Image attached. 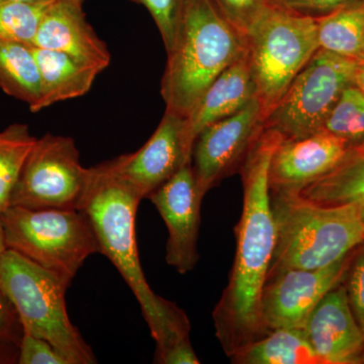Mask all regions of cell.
<instances>
[{"label": "cell", "mask_w": 364, "mask_h": 364, "mask_svg": "<svg viewBox=\"0 0 364 364\" xmlns=\"http://www.w3.org/2000/svg\"><path fill=\"white\" fill-rule=\"evenodd\" d=\"M358 62L318 49L265 119L264 128L284 140L322 131L343 91L353 85Z\"/></svg>", "instance_id": "cell-8"}, {"label": "cell", "mask_w": 364, "mask_h": 364, "mask_svg": "<svg viewBox=\"0 0 364 364\" xmlns=\"http://www.w3.org/2000/svg\"><path fill=\"white\" fill-rule=\"evenodd\" d=\"M264 112L255 97L240 111L210 124L196 136L191 166L203 198L225 178L240 172L264 131Z\"/></svg>", "instance_id": "cell-10"}, {"label": "cell", "mask_w": 364, "mask_h": 364, "mask_svg": "<svg viewBox=\"0 0 364 364\" xmlns=\"http://www.w3.org/2000/svg\"><path fill=\"white\" fill-rule=\"evenodd\" d=\"M303 329L322 363H363L364 333L342 282L318 301Z\"/></svg>", "instance_id": "cell-14"}, {"label": "cell", "mask_w": 364, "mask_h": 364, "mask_svg": "<svg viewBox=\"0 0 364 364\" xmlns=\"http://www.w3.org/2000/svg\"><path fill=\"white\" fill-rule=\"evenodd\" d=\"M36 141L26 124L0 132V215L11 207V193Z\"/></svg>", "instance_id": "cell-23"}, {"label": "cell", "mask_w": 364, "mask_h": 364, "mask_svg": "<svg viewBox=\"0 0 364 364\" xmlns=\"http://www.w3.org/2000/svg\"><path fill=\"white\" fill-rule=\"evenodd\" d=\"M11 1H30V2H39V1H51V0H11Z\"/></svg>", "instance_id": "cell-36"}, {"label": "cell", "mask_w": 364, "mask_h": 364, "mask_svg": "<svg viewBox=\"0 0 364 364\" xmlns=\"http://www.w3.org/2000/svg\"><path fill=\"white\" fill-rule=\"evenodd\" d=\"M91 170L80 162L75 141L47 133L37 139L11 196V207L82 210Z\"/></svg>", "instance_id": "cell-9"}, {"label": "cell", "mask_w": 364, "mask_h": 364, "mask_svg": "<svg viewBox=\"0 0 364 364\" xmlns=\"http://www.w3.org/2000/svg\"><path fill=\"white\" fill-rule=\"evenodd\" d=\"M317 205H358L364 202V142L349 148L331 170L299 191Z\"/></svg>", "instance_id": "cell-19"}, {"label": "cell", "mask_w": 364, "mask_h": 364, "mask_svg": "<svg viewBox=\"0 0 364 364\" xmlns=\"http://www.w3.org/2000/svg\"><path fill=\"white\" fill-rule=\"evenodd\" d=\"M256 97V86L247 54L222 72L186 117V139L193 153L203 129L240 111Z\"/></svg>", "instance_id": "cell-17"}, {"label": "cell", "mask_w": 364, "mask_h": 364, "mask_svg": "<svg viewBox=\"0 0 364 364\" xmlns=\"http://www.w3.org/2000/svg\"><path fill=\"white\" fill-rule=\"evenodd\" d=\"M33 46L64 53L100 72L111 63V53L86 20L82 4L70 0L52 2L41 21Z\"/></svg>", "instance_id": "cell-16"}, {"label": "cell", "mask_w": 364, "mask_h": 364, "mask_svg": "<svg viewBox=\"0 0 364 364\" xmlns=\"http://www.w3.org/2000/svg\"><path fill=\"white\" fill-rule=\"evenodd\" d=\"M284 140L264 128L242 165L243 210L235 228L236 254L229 282L213 312L215 336L229 358L267 335L261 296L274 252L277 231L270 203V161Z\"/></svg>", "instance_id": "cell-1"}, {"label": "cell", "mask_w": 364, "mask_h": 364, "mask_svg": "<svg viewBox=\"0 0 364 364\" xmlns=\"http://www.w3.org/2000/svg\"><path fill=\"white\" fill-rule=\"evenodd\" d=\"M85 210L95 230L100 253L112 261L140 304L156 342L154 359L188 343L191 323L186 312L152 291L141 267L135 231L141 198L107 162L90 167Z\"/></svg>", "instance_id": "cell-2"}, {"label": "cell", "mask_w": 364, "mask_h": 364, "mask_svg": "<svg viewBox=\"0 0 364 364\" xmlns=\"http://www.w3.org/2000/svg\"><path fill=\"white\" fill-rule=\"evenodd\" d=\"M353 85L364 92V61L358 62L354 75Z\"/></svg>", "instance_id": "cell-33"}, {"label": "cell", "mask_w": 364, "mask_h": 364, "mask_svg": "<svg viewBox=\"0 0 364 364\" xmlns=\"http://www.w3.org/2000/svg\"><path fill=\"white\" fill-rule=\"evenodd\" d=\"M363 363H364V352H363Z\"/></svg>", "instance_id": "cell-38"}, {"label": "cell", "mask_w": 364, "mask_h": 364, "mask_svg": "<svg viewBox=\"0 0 364 364\" xmlns=\"http://www.w3.org/2000/svg\"><path fill=\"white\" fill-rule=\"evenodd\" d=\"M350 253L318 269L291 268L268 273L261 296V314L268 331L303 329L318 301L342 282Z\"/></svg>", "instance_id": "cell-11"}, {"label": "cell", "mask_w": 364, "mask_h": 364, "mask_svg": "<svg viewBox=\"0 0 364 364\" xmlns=\"http://www.w3.org/2000/svg\"><path fill=\"white\" fill-rule=\"evenodd\" d=\"M53 1L0 0V39L33 45L41 21Z\"/></svg>", "instance_id": "cell-25"}, {"label": "cell", "mask_w": 364, "mask_h": 364, "mask_svg": "<svg viewBox=\"0 0 364 364\" xmlns=\"http://www.w3.org/2000/svg\"><path fill=\"white\" fill-rule=\"evenodd\" d=\"M358 208L359 219H360L361 225H363L364 230V202L358 203Z\"/></svg>", "instance_id": "cell-35"}, {"label": "cell", "mask_w": 364, "mask_h": 364, "mask_svg": "<svg viewBox=\"0 0 364 364\" xmlns=\"http://www.w3.org/2000/svg\"><path fill=\"white\" fill-rule=\"evenodd\" d=\"M236 364H323L304 329L279 328L230 358Z\"/></svg>", "instance_id": "cell-20"}, {"label": "cell", "mask_w": 364, "mask_h": 364, "mask_svg": "<svg viewBox=\"0 0 364 364\" xmlns=\"http://www.w3.org/2000/svg\"><path fill=\"white\" fill-rule=\"evenodd\" d=\"M23 328L16 308L0 289V340L21 343Z\"/></svg>", "instance_id": "cell-31"}, {"label": "cell", "mask_w": 364, "mask_h": 364, "mask_svg": "<svg viewBox=\"0 0 364 364\" xmlns=\"http://www.w3.org/2000/svg\"><path fill=\"white\" fill-rule=\"evenodd\" d=\"M186 0H139L156 23L166 52L171 51L178 33Z\"/></svg>", "instance_id": "cell-26"}, {"label": "cell", "mask_w": 364, "mask_h": 364, "mask_svg": "<svg viewBox=\"0 0 364 364\" xmlns=\"http://www.w3.org/2000/svg\"><path fill=\"white\" fill-rule=\"evenodd\" d=\"M40 88L33 45L0 39V90L31 107L39 100Z\"/></svg>", "instance_id": "cell-21"}, {"label": "cell", "mask_w": 364, "mask_h": 364, "mask_svg": "<svg viewBox=\"0 0 364 364\" xmlns=\"http://www.w3.org/2000/svg\"><path fill=\"white\" fill-rule=\"evenodd\" d=\"M149 200L168 231L166 262L181 274L193 272L198 263V239L203 198L198 193L191 161L186 163Z\"/></svg>", "instance_id": "cell-13"}, {"label": "cell", "mask_w": 364, "mask_h": 364, "mask_svg": "<svg viewBox=\"0 0 364 364\" xmlns=\"http://www.w3.org/2000/svg\"><path fill=\"white\" fill-rule=\"evenodd\" d=\"M246 36L256 97L267 119L320 49L317 23L273 4L254 21Z\"/></svg>", "instance_id": "cell-7"}, {"label": "cell", "mask_w": 364, "mask_h": 364, "mask_svg": "<svg viewBox=\"0 0 364 364\" xmlns=\"http://www.w3.org/2000/svg\"><path fill=\"white\" fill-rule=\"evenodd\" d=\"M6 239H4V227H2L1 220H0V254L6 250Z\"/></svg>", "instance_id": "cell-34"}, {"label": "cell", "mask_w": 364, "mask_h": 364, "mask_svg": "<svg viewBox=\"0 0 364 364\" xmlns=\"http://www.w3.org/2000/svg\"><path fill=\"white\" fill-rule=\"evenodd\" d=\"M39 66L41 88L39 100L30 107L39 112L57 102L80 97L90 92L98 74L95 67L72 58L68 55L33 46Z\"/></svg>", "instance_id": "cell-18"}, {"label": "cell", "mask_w": 364, "mask_h": 364, "mask_svg": "<svg viewBox=\"0 0 364 364\" xmlns=\"http://www.w3.org/2000/svg\"><path fill=\"white\" fill-rule=\"evenodd\" d=\"M247 51L246 33L212 0H186L161 79L166 112L188 117L215 78Z\"/></svg>", "instance_id": "cell-3"}, {"label": "cell", "mask_w": 364, "mask_h": 364, "mask_svg": "<svg viewBox=\"0 0 364 364\" xmlns=\"http://www.w3.org/2000/svg\"><path fill=\"white\" fill-rule=\"evenodd\" d=\"M0 220L7 249L55 273L68 287L85 260L100 253L85 210L9 207Z\"/></svg>", "instance_id": "cell-6"}, {"label": "cell", "mask_w": 364, "mask_h": 364, "mask_svg": "<svg viewBox=\"0 0 364 364\" xmlns=\"http://www.w3.org/2000/svg\"><path fill=\"white\" fill-rule=\"evenodd\" d=\"M360 0H273L287 11L318 21Z\"/></svg>", "instance_id": "cell-30"}, {"label": "cell", "mask_w": 364, "mask_h": 364, "mask_svg": "<svg viewBox=\"0 0 364 364\" xmlns=\"http://www.w3.org/2000/svg\"><path fill=\"white\" fill-rule=\"evenodd\" d=\"M348 146L318 132L306 138L282 140L270 161V193H296L327 173L343 158Z\"/></svg>", "instance_id": "cell-15"}, {"label": "cell", "mask_w": 364, "mask_h": 364, "mask_svg": "<svg viewBox=\"0 0 364 364\" xmlns=\"http://www.w3.org/2000/svg\"><path fill=\"white\" fill-rule=\"evenodd\" d=\"M191 161L186 117L165 112L159 126L142 148L107 162L112 171L143 200Z\"/></svg>", "instance_id": "cell-12"}, {"label": "cell", "mask_w": 364, "mask_h": 364, "mask_svg": "<svg viewBox=\"0 0 364 364\" xmlns=\"http://www.w3.org/2000/svg\"><path fill=\"white\" fill-rule=\"evenodd\" d=\"M342 284L346 289L352 312L364 333V241L352 250Z\"/></svg>", "instance_id": "cell-27"}, {"label": "cell", "mask_w": 364, "mask_h": 364, "mask_svg": "<svg viewBox=\"0 0 364 364\" xmlns=\"http://www.w3.org/2000/svg\"><path fill=\"white\" fill-rule=\"evenodd\" d=\"M18 364H70L49 341L23 330Z\"/></svg>", "instance_id": "cell-29"}, {"label": "cell", "mask_w": 364, "mask_h": 364, "mask_svg": "<svg viewBox=\"0 0 364 364\" xmlns=\"http://www.w3.org/2000/svg\"><path fill=\"white\" fill-rule=\"evenodd\" d=\"M20 343L0 340V364L18 363Z\"/></svg>", "instance_id": "cell-32"}, {"label": "cell", "mask_w": 364, "mask_h": 364, "mask_svg": "<svg viewBox=\"0 0 364 364\" xmlns=\"http://www.w3.org/2000/svg\"><path fill=\"white\" fill-rule=\"evenodd\" d=\"M68 287L55 273L11 249L0 254V289L16 308L23 330L49 341L70 364L97 363L67 313Z\"/></svg>", "instance_id": "cell-5"}, {"label": "cell", "mask_w": 364, "mask_h": 364, "mask_svg": "<svg viewBox=\"0 0 364 364\" xmlns=\"http://www.w3.org/2000/svg\"><path fill=\"white\" fill-rule=\"evenodd\" d=\"M270 203L277 240L268 273L329 267L364 241L358 205L327 207L296 193H270Z\"/></svg>", "instance_id": "cell-4"}, {"label": "cell", "mask_w": 364, "mask_h": 364, "mask_svg": "<svg viewBox=\"0 0 364 364\" xmlns=\"http://www.w3.org/2000/svg\"><path fill=\"white\" fill-rule=\"evenodd\" d=\"M70 1L77 2V4H83L85 0H70ZM130 1L135 2V4H140V2H139V0H130Z\"/></svg>", "instance_id": "cell-37"}, {"label": "cell", "mask_w": 364, "mask_h": 364, "mask_svg": "<svg viewBox=\"0 0 364 364\" xmlns=\"http://www.w3.org/2000/svg\"><path fill=\"white\" fill-rule=\"evenodd\" d=\"M316 23L320 49L353 61H364V0Z\"/></svg>", "instance_id": "cell-22"}, {"label": "cell", "mask_w": 364, "mask_h": 364, "mask_svg": "<svg viewBox=\"0 0 364 364\" xmlns=\"http://www.w3.org/2000/svg\"><path fill=\"white\" fill-rule=\"evenodd\" d=\"M323 132L346 143L349 148L364 142V92L349 85L326 119Z\"/></svg>", "instance_id": "cell-24"}, {"label": "cell", "mask_w": 364, "mask_h": 364, "mask_svg": "<svg viewBox=\"0 0 364 364\" xmlns=\"http://www.w3.org/2000/svg\"><path fill=\"white\" fill-rule=\"evenodd\" d=\"M223 16L242 33H247L254 21L273 0H212Z\"/></svg>", "instance_id": "cell-28"}]
</instances>
